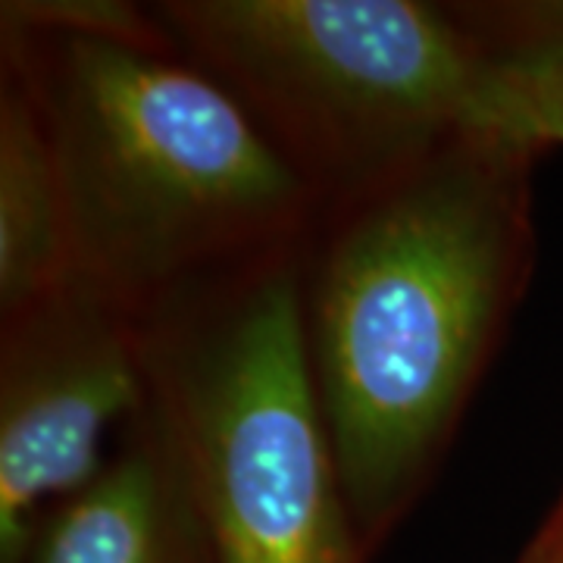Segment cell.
Returning a JSON list of instances; mask_svg holds the SVG:
<instances>
[{
    "label": "cell",
    "mask_w": 563,
    "mask_h": 563,
    "mask_svg": "<svg viewBox=\"0 0 563 563\" xmlns=\"http://www.w3.org/2000/svg\"><path fill=\"white\" fill-rule=\"evenodd\" d=\"M539 157L470 125L317 203L295 244L307 366L369 561L435 483L523 301Z\"/></svg>",
    "instance_id": "6da1fadb"
},
{
    "label": "cell",
    "mask_w": 563,
    "mask_h": 563,
    "mask_svg": "<svg viewBox=\"0 0 563 563\" xmlns=\"http://www.w3.org/2000/svg\"><path fill=\"white\" fill-rule=\"evenodd\" d=\"M0 63L29 85L66 195L79 279L135 317L295 247L313 191L181 57L154 7L16 0Z\"/></svg>",
    "instance_id": "7a4b0ae2"
},
{
    "label": "cell",
    "mask_w": 563,
    "mask_h": 563,
    "mask_svg": "<svg viewBox=\"0 0 563 563\" xmlns=\"http://www.w3.org/2000/svg\"><path fill=\"white\" fill-rule=\"evenodd\" d=\"M151 413L213 563H369L307 366L295 247L144 317Z\"/></svg>",
    "instance_id": "3957f363"
},
{
    "label": "cell",
    "mask_w": 563,
    "mask_h": 563,
    "mask_svg": "<svg viewBox=\"0 0 563 563\" xmlns=\"http://www.w3.org/2000/svg\"><path fill=\"white\" fill-rule=\"evenodd\" d=\"M154 13L317 203L470 129L488 69L451 3L166 0Z\"/></svg>",
    "instance_id": "277c9868"
},
{
    "label": "cell",
    "mask_w": 563,
    "mask_h": 563,
    "mask_svg": "<svg viewBox=\"0 0 563 563\" xmlns=\"http://www.w3.org/2000/svg\"><path fill=\"white\" fill-rule=\"evenodd\" d=\"M0 322V563H20L41 520L107 466L151 385L144 320L91 282Z\"/></svg>",
    "instance_id": "5b68a950"
},
{
    "label": "cell",
    "mask_w": 563,
    "mask_h": 563,
    "mask_svg": "<svg viewBox=\"0 0 563 563\" xmlns=\"http://www.w3.org/2000/svg\"><path fill=\"white\" fill-rule=\"evenodd\" d=\"M20 563H213L151 401L101 473L41 520Z\"/></svg>",
    "instance_id": "8992f818"
},
{
    "label": "cell",
    "mask_w": 563,
    "mask_h": 563,
    "mask_svg": "<svg viewBox=\"0 0 563 563\" xmlns=\"http://www.w3.org/2000/svg\"><path fill=\"white\" fill-rule=\"evenodd\" d=\"M79 279L57 161L35 98L0 63V320Z\"/></svg>",
    "instance_id": "52a82bcc"
},
{
    "label": "cell",
    "mask_w": 563,
    "mask_h": 563,
    "mask_svg": "<svg viewBox=\"0 0 563 563\" xmlns=\"http://www.w3.org/2000/svg\"><path fill=\"white\" fill-rule=\"evenodd\" d=\"M470 125L507 135L542 154L563 147V60L488 66Z\"/></svg>",
    "instance_id": "ba28073f"
},
{
    "label": "cell",
    "mask_w": 563,
    "mask_h": 563,
    "mask_svg": "<svg viewBox=\"0 0 563 563\" xmlns=\"http://www.w3.org/2000/svg\"><path fill=\"white\" fill-rule=\"evenodd\" d=\"M485 66L563 60V3H451Z\"/></svg>",
    "instance_id": "9c48e42d"
},
{
    "label": "cell",
    "mask_w": 563,
    "mask_h": 563,
    "mask_svg": "<svg viewBox=\"0 0 563 563\" xmlns=\"http://www.w3.org/2000/svg\"><path fill=\"white\" fill-rule=\"evenodd\" d=\"M517 563H563V492L544 523L536 529Z\"/></svg>",
    "instance_id": "30bf717a"
}]
</instances>
